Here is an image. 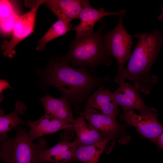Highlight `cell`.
I'll list each match as a JSON object with an SVG mask.
<instances>
[{"label": "cell", "instance_id": "15", "mask_svg": "<svg viewBox=\"0 0 163 163\" xmlns=\"http://www.w3.org/2000/svg\"><path fill=\"white\" fill-rule=\"evenodd\" d=\"M80 115L105 138L112 139L120 129V125L116 119L109 116L84 111Z\"/></svg>", "mask_w": 163, "mask_h": 163}, {"label": "cell", "instance_id": "7", "mask_svg": "<svg viewBox=\"0 0 163 163\" xmlns=\"http://www.w3.org/2000/svg\"><path fill=\"white\" fill-rule=\"evenodd\" d=\"M40 5L38 4L32 6L30 10L18 19L11 39L8 41H4L1 45V50L5 57L13 58L16 54L15 48L17 45L33 32L37 10Z\"/></svg>", "mask_w": 163, "mask_h": 163}, {"label": "cell", "instance_id": "16", "mask_svg": "<svg viewBox=\"0 0 163 163\" xmlns=\"http://www.w3.org/2000/svg\"><path fill=\"white\" fill-rule=\"evenodd\" d=\"M26 110V106L22 102L16 103L15 108L11 113L5 115L4 110L0 109V140L2 142L8 137L7 133L12 128L20 124H27L19 117L18 114H23Z\"/></svg>", "mask_w": 163, "mask_h": 163}, {"label": "cell", "instance_id": "8", "mask_svg": "<svg viewBox=\"0 0 163 163\" xmlns=\"http://www.w3.org/2000/svg\"><path fill=\"white\" fill-rule=\"evenodd\" d=\"M83 111L105 114L116 119L119 110L112 93L103 86L88 98Z\"/></svg>", "mask_w": 163, "mask_h": 163}, {"label": "cell", "instance_id": "23", "mask_svg": "<svg viewBox=\"0 0 163 163\" xmlns=\"http://www.w3.org/2000/svg\"><path fill=\"white\" fill-rule=\"evenodd\" d=\"M11 88L9 84L4 80H0V93L7 88Z\"/></svg>", "mask_w": 163, "mask_h": 163}, {"label": "cell", "instance_id": "5", "mask_svg": "<svg viewBox=\"0 0 163 163\" xmlns=\"http://www.w3.org/2000/svg\"><path fill=\"white\" fill-rule=\"evenodd\" d=\"M126 12L120 15L118 23L112 30L102 35V40L109 55L114 57L118 63L117 73L114 78L115 82L119 84L124 82L122 72L124 65L129 59L131 54L133 36L125 29L123 23Z\"/></svg>", "mask_w": 163, "mask_h": 163}, {"label": "cell", "instance_id": "21", "mask_svg": "<svg viewBox=\"0 0 163 163\" xmlns=\"http://www.w3.org/2000/svg\"><path fill=\"white\" fill-rule=\"evenodd\" d=\"M14 2L11 1L1 0L0 1V20L10 16L18 11Z\"/></svg>", "mask_w": 163, "mask_h": 163}, {"label": "cell", "instance_id": "4", "mask_svg": "<svg viewBox=\"0 0 163 163\" xmlns=\"http://www.w3.org/2000/svg\"><path fill=\"white\" fill-rule=\"evenodd\" d=\"M17 133L12 138L2 142L0 158L5 163H42L39 159L40 151L45 149L47 140L40 138L37 143L30 140L28 133L20 126L15 128Z\"/></svg>", "mask_w": 163, "mask_h": 163}, {"label": "cell", "instance_id": "25", "mask_svg": "<svg viewBox=\"0 0 163 163\" xmlns=\"http://www.w3.org/2000/svg\"><path fill=\"white\" fill-rule=\"evenodd\" d=\"M42 163H52L45 162H42Z\"/></svg>", "mask_w": 163, "mask_h": 163}, {"label": "cell", "instance_id": "1", "mask_svg": "<svg viewBox=\"0 0 163 163\" xmlns=\"http://www.w3.org/2000/svg\"><path fill=\"white\" fill-rule=\"evenodd\" d=\"M139 39L122 75L123 80L133 82L135 87L147 94L156 84V76L150 75L152 66L159 55L163 44V35L158 29L149 33H140L132 36Z\"/></svg>", "mask_w": 163, "mask_h": 163}, {"label": "cell", "instance_id": "10", "mask_svg": "<svg viewBox=\"0 0 163 163\" xmlns=\"http://www.w3.org/2000/svg\"><path fill=\"white\" fill-rule=\"evenodd\" d=\"M80 145L77 138L72 142L62 141L50 148L41 150L39 159L41 162L69 163L72 161L75 149Z\"/></svg>", "mask_w": 163, "mask_h": 163}, {"label": "cell", "instance_id": "17", "mask_svg": "<svg viewBox=\"0 0 163 163\" xmlns=\"http://www.w3.org/2000/svg\"><path fill=\"white\" fill-rule=\"evenodd\" d=\"M110 138H107L97 143L89 145H80L75 151L72 161L82 163H98L100 158Z\"/></svg>", "mask_w": 163, "mask_h": 163}, {"label": "cell", "instance_id": "22", "mask_svg": "<svg viewBox=\"0 0 163 163\" xmlns=\"http://www.w3.org/2000/svg\"><path fill=\"white\" fill-rule=\"evenodd\" d=\"M155 144L159 150L163 149V132L158 137Z\"/></svg>", "mask_w": 163, "mask_h": 163}, {"label": "cell", "instance_id": "19", "mask_svg": "<svg viewBox=\"0 0 163 163\" xmlns=\"http://www.w3.org/2000/svg\"><path fill=\"white\" fill-rule=\"evenodd\" d=\"M72 28L71 24H67L58 19L38 41L36 49L39 51L44 50L49 42L66 34L68 32L72 30Z\"/></svg>", "mask_w": 163, "mask_h": 163}, {"label": "cell", "instance_id": "11", "mask_svg": "<svg viewBox=\"0 0 163 163\" xmlns=\"http://www.w3.org/2000/svg\"><path fill=\"white\" fill-rule=\"evenodd\" d=\"M29 138L33 141L45 135L51 134L61 129H74L73 124H66L61 120L45 114L36 121L29 120Z\"/></svg>", "mask_w": 163, "mask_h": 163}, {"label": "cell", "instance_id": "18", "mask_svg": "<svg viewBox=\"0 0 163 163\" xmlns=\"http://www.w3.org/2000/svg\"><path fill=\"white\" fill-rule=\"evenodd\" d=\"M73 125L81 145L95 144L107 138L90 124L87 123L82 116H79L75 119Z\"/></svg>", "mask_w": 163, "mask_h": 163}, {"label": "cell", "instance_id": "3", "mask_svg": "<svg viewBox=\"0 0 163 163\" xmlns=\"http://www.w3.org/2000/svg\"><path fill=\"white\" fill-rule=\"evenodd\" d=\"M105 24L102 21L95 32L76 34L74 40L69 43V51L60 59L74 67H88L93 70L101 64L110 65L113 57L108 54L101 35Z\"/></svg>", "mask_w": 163, "mask_h": 163}, {"label": "cell", "instance_id": "20", "mask_svg": "<svg viewBox=\"0 0 163 163\" xmlns=\"http://www.w3.org/2000/svg\"><path fill=\"white\" fill-rule=\"evenodd\" d=\"M20 16L18 10L10 16L0 20V30L2 34L8 35L12 33Z\"/></svg>", "mask_w": 163, "mask_h": 163}, {"label": "cell", "instance_id": "6", "mask_svg": "<svg viewBox=\"0 0 163 163\" xmlns=\"http://www.w3.org/2000/svg\"><path fill=\"white\" fill-rule=\"evenodd\" d=\"M121 118L129 125L134 126L142 137L155 144L163 132V125L159 121L155 108L149 113L140 115L133 110L125 111Z\"/></svg>", "mask_w": 163, "mask_h": 163}, {"label": "cell", "instance_id": "12", "mask_svg": "<svg viewBox=\"0 0 163 163\" xmlns=\"http://www.w3.org/2000/svg\"><path fill=\"white\" fill-rule=\"evenodd\" d=\"M88 2L86 0H49L44 4L58 20L71 24L72 21L78 19L82 9Z\"/></svg>", "mask_w": 163, "mask_h": 163}, {"label": "cell", "instance_id": "13", "mask_svg": "<svg viewBox=\"0 0 163 163\" xmlns=\"http://www.w3.org/2000/svg\"><path fill=\"white\" fill-rule=\"evenodd\" d=\"M67 99L64 95L58 98L49 94L40 99L45 109V114L57 119L66 124H73L75 119Z\"/></svg>", "mask_w": 163, "mask_h": 163}, {"label": "cell", "instance_id": "24", "mask_svg": "<svg viewBox=\"0 0 163 163\" xmlns=\"http://www.w3.org/2000/svg\"><path fill=\"white\" fill-rule=\"evenodd\" d=\"M161 8L162 10V12L158 17V19L160 21H163V6Z\"/></svg>", "mask_w": 163, "mask_h": 163}, {"label": "cell", "instance_id": "9", "mask_svg": "<svg viewBox=\"0 0 163 163\" xmlns=\"http://www.w3.org/2000/svg\"><path fill=\"white\" fill-rule=\"evenodd\" d=\"M112 95L116 102L124 111L137 110L141 114L149 112L153 108L144 104L137 90L130 84L122 82Z\"/></svg>", "mask_w": 163, "mask_h": 163}, {"label": "cell", "instance_id": "2", "mask_svg": "<svg viewBox=\"0 0 163 163\" xmlns=\"http://www.w3.org/2000/svg\"><path fill=\"white\" fill-rule=\"evenodd\" d=\"M60 58L54 59L46 72L47 85L55 87L73 104L83 102L93 90L102 86L106 77L99 78L91 74L86 67L75 68Z\"/></svg>", "mask_w": 163, "mask_h": 163}, {"label": "cell", "instance_id": "14", "mask_svg": "<svg viewBox=\"0 0 163 163\" xmlns=\"http://www.w3.org/2000/svg\"><path fill=\"white\" fill-rule=\"evenodd\" d=\"M125 10L116 12H107L101 8L97 10L92 8L88 2L83 7L79 15V23L72 28L76 34L91 33L93 32L94 27L102 18L107 16L120 15L126 12Z\"/></svg>", "mask_w": 163, "mask_h": 163}]
</instances>
